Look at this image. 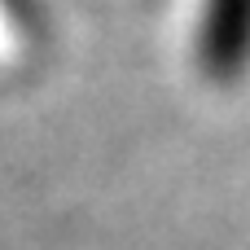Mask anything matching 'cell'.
<instances>
[{"instance_id": "cell-1", "label": "cell", "mask_w": 250, "mask_h": 250, "mask_svg": "<svg viewBox=\"0 0 250 250\" xmlns=\"http://www.w3.org/2000/svg\"><path fill=\"white\" fill-rule=\"evenodd\" d=\"M198 62L220 83L250 66V0H207L198 22Z\"/></svg>"}]
</instances>
